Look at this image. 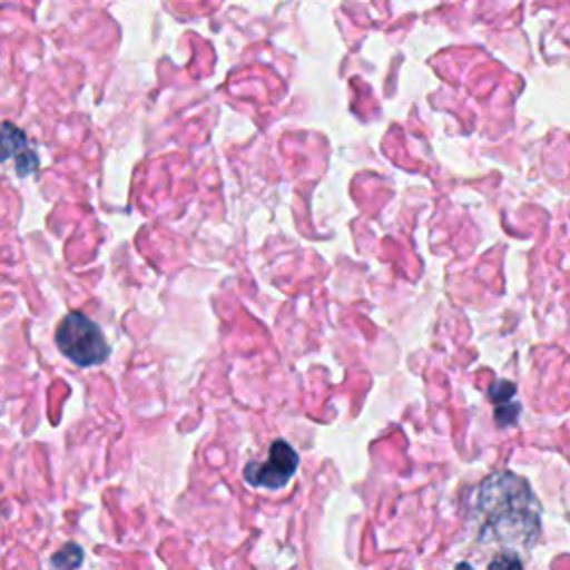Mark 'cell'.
I'll use <instances>...</instances> for the list:
<instances>
[{
  "label": "cell",
  "mask_w": 570,
  "mask_h": 570,
  "mask_svg": "<svg viewBox=\"0 0 570 570\" xmlns=\"http://www.w3.org/2000/svg\"><path fill=\"white\" fill-rule=\"evenodd\" d=\"M490 399H492V403L497 405V410H508L512 419L519 416V405H514V403H512V405H505L508 401L514 399V385H512L510 381H503V379L494 381L492 387H490Z\"/></svg>",
  "instance_id": "cell-5"
},
{
  "label": "cell",
  "mask_w": 570,
  "mask_h": 570,
  "mask_svg": "<svg viewBox=\"0 0 570 570\" xmlns=\"http://www.w3.org/2000/svg\"><path fill=\"white\" fill-rule=\"evenodd\" d=\"M472 508L479 517V541H499L532 548L541 532V510L534 492L523 476L501 470L485 476L474 490ZM517 552V550H514Z\"/></svg>",
  "instance_id": "cell-1"
},
{
  "label": "cell",
  "mask_w": 570,
  "mask_h": 570,
  "mask_svg": "<svg viewBox=\"0 0 570 570\" xmlns=\"http://www.w3.org/2000/svg\"><path fill=\"white\" fill-rule=\"evenodd\" d=\"M58 350L76 365L91 367L107 358L109 345L100 327L80 312H69L56 327Z\"/></svg>",
  "instance_id": "cell-2"
},
{
  "label": "cell",
  "mask_w": 570,
  "mask_h": 570,
  "mask_svg": "<svg viewBox=\"0 0 570 570\" xmlns=\"http://www.w3.org/2000/svg\"><path fill=\"white\" fill-rule=\"evenodd\" d=\"M80 561H82V548H78L76 543L62 546L51 557V566L58 570H76L80 566Z\"/></svg>",
  "instance_id": "cell-6"
},
{
  "label": "cell",
  "mask_w": 570,
  "mask_h": 570,
  "mask_svg": "<svg viewBox=\"0 0 570 570\" xmlns=\"http://www.w3.org/2000/svg\"><path fill=\"white\" fill-rule=\"evenodd\" d=\"M296 465H298L296 450L285 439H276L269 445L267 459L247 463L243 474L249 485L278 490V488L287 485V481L294 476Z\"/></svg>",
  "instance_id": "cell-3"
},
{
  "label": "cell",
  "mask_w": 570,
  "mask_h": 570,
  "mask_svg": "<svg viewBox=\"0 0 570 570\" xmlns=\"http://www.w3.org/2000/svg\"><path fill=\"white\" fill-rule=\"evenodd\" d=\"M488 570H523V559L514 550H499L488 563Z\"/></svg>",
  "instance_id": "cell-7"
},
{
  "label": "cell",
  "mask_w": 570,
  "mask_h": 570,
  "mask_svg": "<svg viewBox=\"0 0 570 570\" xmlns=\"http://www.w3.org/2000/svg\"><path fill=\"white\" fill-rule=\"evenodd\" d=\"M454 570H472V566L470 563H465V561H461V563H456V568Z\"/></svg>",
  "instance_id": "cell-8"
},
{
  "label": "cell",
  "mask_w": 570,
  "mask_h": 570,
  "mask_svg": "<svg viewBox=\"0 0 570 570\" xmlns=\"http://www.w3.org/2000/svg\"><path fill=\"white\" fill-rule=\"evenodd\" d=\"M11 158L16 163V171L27 176L38 169V156L31 149L24 131L13 127L11 122H2L0 127V163Z\"/></svg>",
  "instance_id": "cell-4"
}]
</instances>
